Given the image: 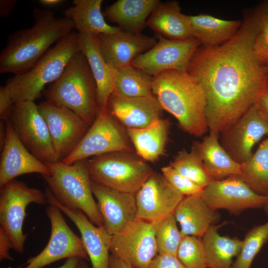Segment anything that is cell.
Returning <instances> with one entry per match:
<instances>
[{
  "label": "cell",
  "mask_w": 268,
  "mask_h": 268,
  "mask_svg": "<svg viewBox=\"0 0 268 268\" xmlns=\"http://www.w3.org/2000/svg\"><path fill=\"white\" fill-rule=\"evenodd\" d=\"M133 152L127 136L108 111L98 110L93 123L75 149L62 161L71 164L82 159L107 153Z\"/></svg>",
  "instance_id": "10"
},
{
  "label": "cell",
  "mask_w": 268,
  "mask_h": 268,
  "mask_svg": "<svg viewBox=\"0 0 268 268\" xmlns=\"http://www.w3.org/2000/svg\"><path fill=\"white\" fill-rule=\"evenodd\" d=\"M87 159L67 164L62 161L47 163L49 176H42L55 197L67 207L82 211L95 225L104 226L91 188Z\"/></svg>",
  "instance_id": "6"
},
{
  "label": "cell",
  "mask_w": 268,
  "mask_h": 268,
  "mask_svg": "<svg viewBox=\"0 0 268 268\" xmlns=\"http://www.w3.org/2000/svg\"><path fill=\"white\" fill-rule=\"evenodd\" d=\"M153 77L131 65L118 69L114 93L129 97H148L153 95Z\"/></svg>",
  "instance_id": "33"
},
{
  "label": "cell",
  "mask_w": 268,
  "mask_h": 268,
  "mask_svg": "<svg viewBox=\"0 0 268 268\" xmlns=\"http://www.w3.org/2000/svg\"><path fill=\"white\" fill-rule=\"evenodd\" d=\"M110 252L134 268H148L157 254L154 222L136 218L112 235Z\"/></svg>",
  "instance_id": "12"
},
{
  "label": "cell",
  "mask_w": 268,
  "mask_h": 268,
  "mask_svg": "<svg viewBox=\"0 0 268 268\" xmlns=\"http://www.w3.org/2000/svg\"><path fill=\"white\" fill-rule=\"evenodd\" d=\"M267 73H268V67H267Z\"/></svg>",
  "instance_id": "51"
},
{
  "label": "cell",
  "mask_w": 268,
  "mask_h": 268,
  "mask_svg": "<svg viewBox=\"0 0 268 268\" xmlns=\"http://www.w3.org/2000/svg\"><path fill=\"white\" fill-rule=\"evenodd\" d=\"M102 0H74L73 5L63 11L78 33L95 35L115 33L121 29L108 24L101 11Z\"/></svg>",
  "instance_id": "28"
},
{
  "label": "cell",
  "mask_w": 268,
  "mask_h": 268,
  "mask_svg": "<svg viewBox=\"0 0 268 268\" xmlns=\"http://www.w3.org/2000/svg\"><path fill=\"white\" fill-rule=\"evenodd\" d=\"M219 135L209 134L201 142L194 144L205 170L213 181H219L240 173V164L225 151L219 140Z\"/></svg>",
  "instance_id": "27"
},
{
  "label": "cell",
  "mask_w": 268,
  "mask_h": 268,
  "mask_svg": "<svg viewBox=\"0 0 268 268\" xmlns=\"http://www.w3.org/2000/svg\"><path fill=\"white\" fill-rule=\"evenodd\" d=\"M162 174L168 182L183 196H201L203 189L184 176L170 165L161 169Z\"/></svg>",
  "instance_id": "39"
},
{
  "label": "cell",
  "mask_w": 268,
  "mask_h": 268,
  "mask_svg": "<svg viewBox=\"0 0 268 268\" xmlns=\"http://www.w3.org/2000/svg\"><path fill=\"white\" fill-rule=\"evenodd\" d=\"M38 108L47 125L59 160L62 161L75 149L90 126L64 106L46 101Z\"/></svg>",
  "instance_id": "14"
},
{
  "label": "cell",
  "mask_w": 268,
  "mask_h": 268,
  "mask_svg": "<svg viewBox=\"0 0 268 268\" xmlns=\"http://www.w3.org/2000/svg\"><path fill=\"white\" fill-rule=\"evenodd\" d=\"M262 1L247 11L234 36L215 47L200 45L187 71L205 90L209 134L217 135L254 105L268 81L267 67L258 61L254 43L260 28Z\"/></svg>",
  "instance_id": "1"
},
{
  "label": "cell",
  "mask_w": 268,
  "mask_h": 268,
  "mask_svg": "<svg viewBox=\"0 0 268 268\" xmlns=\"http://www.w3.org/2000/svg\"><path fill=\"white\" fill-rule=\"evenodd\" d=\"M46 101L73 111L90 126L97 115V85L85 55H73L60 77L44 92Z\"/></svg>",
  "instance_id": "4"
},
{
  "label": "cell",
  "mask_w": 268,
  "mask_h": 268,
  "mask_svg": "<svg viewBox=\"0 0 268 268\" xmlns=\"http://www.w3.org/2000/svg\"><path fill=\"white\" fill-rule=\"evenodd\" d=\"M0 188V226L6 232L13 249L23 253L27 238L23 232L26 208L31 203L47 204L45 192L16 179Z\"/></svg>",
  "instance_id": "8"
},
{
  "label": "cell",
  "mask_w": 268,
  "mask_h": 268,
  "mask_svg": "<svg viewBox=\"0 0 268 268\" xmlns=\"http://www.w3.org/2000/svg\"><path fill=\"white\" fill-rule=\"evenodd\" d=\"M25 147L45 163L60 161L47 125L34 101L14 103L8 119Z\"/></svg>",
  "instance_id": "9"
},
{
  "label": "cell",
  "mask_w": 268,
  "mask_h": 268,
  "mask_svg": "<svg viewBox=\"0 0 268 268\" xmlns=\"http://www.w3.org/2000/svg\"><path fill=\"white\" fill-rule=\"evenodd\" d=\"M254 52L259 63L268 67V0L263 1L260 28L254 43Z\"/></svg>",
  "instance_id": "38"
},
{
  "label": "cell",
  "mask_w": 268,
  "mask_h": 268,
  "mask_svg": "<svg viewBox=\"0 0 268 268\" xmlns=\"http://www.w3.org/2000/svg\"><path fill=\"white\" fill-rule=\"evenodd\" d=\"M219 226L211 225L201 237L207 268H232L242 247V240L221 236Z\"/></svg>",
  "instance_id": "31"
},
{
  "label": "cell",
  "mask_w": 268,
  "mask_h": 268,
  "mask_svg": "<svg viewBox=\"0 0 268 268\" xmlns=\"http://www.w3.org/2000/svg\"><path fill=\"white\" fill-rule=\"evenodd\" d=\"M220 134L222 146L241 164L252 156L254 146L268 134V122L254 104Z\"/></svg>",
  "instance_id": "15"
},
{
  "label": "cell",
  "mask_w": 268,
  "mask_h": 268,
  "mask_svg": "<svg viewBox=\"0 0 268 268\" xmlns=\"http://www.w3.org/2000/svg\"><path fill=\"white\" fill-rule=\"evenodd\" d=\"M13 249L12 244L5 230L0 226V260L13 259L9 254V250Z\"/></svg>",
  "instance_id": "42"
},
{
  "label": "cell",
  "mask_w": 268,
  "mask_h": 268,
  "mask_svg": "<svg viewBox=\"0 0 268 268\" xmlns=\"http://www.w3.org/2000/svg\"><path fill=\"white\" fill-rule=\"evenodd\" d=\"M158 40L148 51L136 57L130 65L154 77L171 70H186L200 42L193 38L173 40L157 34Z\"/></svg>",
  "instance_id": "13"
},
{
  "label": "cell",
  "mask_w": 268,
  "mask_h": 268,
  "mask_svg": "<svg viewBox=\"0 0 268 268\" xmlns=\"http://www.w3.org/2000/svg\"><path fill=\"white\" fill-rule=\"evenodd\" d=\"M0 160V187L20 175L39 173L49 176L48 166L33 155L21 142L9 120Z\"/></svg>",
  "instance_id": "20"
},
{
  "label": "cell",
  "mask_w": 268,
  "mask_h": 268,
  "mask_svg": "<svg viewBox=\"0 0 268 268\" xmlns=\"http://www.w3.org/2000/svg\"><path fill=\"white\" fill-rule=\"evenodd\" d=\"M107 109L110 114L127 129H141L161 119L163 110L156 97H129L113 93Z\"/></svg>",
  "instance_id": "22"
},
{
  "label": "cell",
  "mask_w": 268,
  "mask_h": 268,
  "mask_svg": "<svg viewBox=\"0 0 268 268\" xmlns=\"http://www.w3.org/2000/svg\"><path fill=\"white\" fill-rule=\"evenodd\" d=\"M184 197L162 173L153 171L135 194L137 218L152 222L173 214Z\"/></svg>",
  "instance_id": "17"
},
{
  "label": "cell",
  "mask_w": 268,
  "mask_h": 268,
  "mask_svg": "<svg viewBox=\"0 0 268 268\" xmlns=\"http://www.w3.org/2000/svg\"><path fill=\"white\" fill-rule=\"evenodd\" d=\"M5 121L1 120L0 122V150L2 149L6 136V125Z\"/></svg>",
  "instance_id": "48"
},
{
  "label": "cell",
  "mask_w": 268,
  "mask_h": 268,
  "mask_svg": "<svg viewBox=\"0 0 268 268\" xmlns=\"http://www.w3.org/2000/svg\"><path fill=\"white\" fill-rule=\"evenodd\" d=\"M169 123L160 119L141 129H127L137 154L145 161L154 162L164 153L168 138Z\"/></svg>",
  "instance_id": "30"
},
{
  "label": "cell",
  "mask_w": 268,
  "mask_h": 268,
  "mask_svg": "<svg viewBox=\"0 0 268 268\" xmlns=\"http://www.w3.org/2000/svg\"><path fill=\"white\" fill-rule=\"evenodd\" d=\"M76 268H88V267L84 260H81L79 262Z\"/></svg>",
  "instance_id": "49"
},
{
  "label": "cell",
  "mask_w": 268,
  "mask_h": 268,
  "mask_svg": "<svg viewBox=\"0 0 268 268\" xmlns=\"http://www.w3.org/2000/svg\"><path fill=\"white\" fill-rule=\"evenodd\" d=\"M65 1L63 0H40L38 1L41 5L49 7L58 6L65 2Z\"/></svg>",
  "instance_id": "47"
},
{
  "label": "cell",
  "mask_w": 268,
  "mask_h": 268,
  "mask_svg": "<svg viewBox=\"0 0 268 268\" xmlns=\"http://www.w3.org/2000/svg\"><path fill=\"white\" fill-rule=\"evenodd\" d=\"M80 51L78 33L71 31L59 40L32 67L8 79L5 86L13 103L39 98L45 86L60 77L71 57Z\"/></svg>",
  "instance_id": "5"
},
{
  "label": "cell",
  "mask_w": 268,
  "mask_h": 268,
  "mask_svg": "<svg viewBox=\"0 0 268 268\" xmlns=\"http://www.w3.org/2000/svg\"><path fill=\"white\" fill-rule=\"evenodd\" d=\"M35 23L29 28L17 30L9 35L0 54V73H22L32 67L55 42L74 29L68 18L57 17L49 10L35 8Z\"/></svg>",
  "instance_id": "2"
},
{
  "label": "cell",
  "mask_w": 268,
  "mask_h": 268,
  "mask_svg": "<svg viewBox=\"0 0 268 268\" xmlns=\"http://www.w3.org/2000/svg\"><path fill=\"white\" fill-rule=\"evenodd\" d=\"M87 166L92 181L135 195L152 173V168L133 152L117 151L92 157Z\"/></svg>",
  "instance_id": "7"
},
{
  "label": "cell",
  "mask_w": 268,
  "mask_h": 268,
  "mask_svg": "<svg viewBox=\"0 0 268 268\" xmlns=\"http://www.w3.org/2000/svg\"><path fill=\"white\" fill-rule=\"evenodd\" d=\"M153 222L157 254L177 257L183 236L178 228L174 213Z\"/></svg>",
  "instance_id": "35"
},
{
  "label": "cell",
  "mask_w": 268,
  "mask_h": 268,
  "mask_svg": "<svg viewBox=\"0 0 268 268\" xmlns=\"http://www.w3.org/2000/svg\"><path fill=\"white\" fill-rule=\"evenodd\" d=\"M264 210L265 211V212L268 214V196H267V201L266 202V204L264 207Z\"/></svg>",
  "instance_id": "50"
},
{
  "label": "cell",
  "mask_w": 268,
  "mask_h": 268,
  "mask_svg": "<svg viewBox=\"0 0 268 268\" xmlns=\"http://www.w3.org/2000/svg\"><path fill=\"white\" fill-rule=\"evenodd\" d=\"M94 197L104 226L111 235L120 232L137 218L135 195L91 181Z\"/></svg>",
  "instance_id": "19"
},
{
  "label": "cell",
  "mask_w": 268,
  "mask_h": 268,
  "mask_svg": "<svg viewBox=\"0 0 268 268\" xmlns=\"http://www.w3.org/2000/svg\"><path fill=\"white\" fill-rule=\"evenodd\" d=\"M174 216L183 236L201 238L208 228L220 219L216 210L209 207L201 196L184 197L177 206Z\"/></svg>",
  "instance_id": "24"
},
{
  "label": "cell",
  "mask_w": 268,
  "mask_h": 268,
  "mask_svg": "<svg viewBox=\"0 0 268 268\" xmlns=\"http://www.w3.org/2000/svg\"><path fill=\"white\" fill-rule=\"evenodd\" d=\"M152 93L162 109L172 114L188 134L201 136L207 132L205 90L186 70H168L154 76Z\"/></svg>",
  "instance_id": "3"
},
{
  "label": "cell",
  "mask_w": 268,
  "mask_h": 268,
  "mask_svg": "<svg viewBox=\"0 0 268 268\" xmlns=\"http://www.w3.org/2000/svg\"><path fill=\"white\" fill-rule=\"evenodd\" d=\"M268 242V221L254 226L242 240L239 255L233 263L232 268H250L256 255Z\"/></svg>",
  "instance_id": "36"
},
{
  "label": "cell",
  "mask_w": 268,
  "mask_h": 268,
  "mask_svg": "<svg viewBox=\"0 0 268 268\" xmlns=\"http://www.w3.org/2000/svg\"><path fill=\"white\" fill-rule=\"evenodd\" d=\"M146 26L169 39L194 38L189 15L181 12L177 1H159L148 18Z\"/></svg>",
  "instance_id": "25"
},
{
  "label": "cell",
  "mask_w": 268,
  "mask_h": 268,
  "mask_svg": "<svg viewBox=\"0 0 268 268\" xmlns=\"http://www.w3.org/2000/svg\"><path fill=\"white\" fill-rule=\"evenodd\" d=\"M158 0H118L103 11L104 17L125 31L140 34Z\"/></svg>",
  "instance_id": "26"
},
{
  "label": "cell",
  "mask_w": 268,
  "mask_h": 268,
  "mask_svg": "<svg viewBox=\"0 0 268 268\" xmlns=\"http://www.w3.org/2000/svg\"><path fill=\"white\" fill-rule=\"evenodd\" d=\"M259 113L268 122V81L255 103Z\"/></svg>",
  "instance_id": "43"
},
{
  "label": "cell",
  "mask_w": 268,
  "mask_h": 268,
  "mask_svg": "<svg viewBox=\"0 0 268 268\" xmlns=\"http://www.w3.org/2000/svg\"><path fill=\"white\" fill-rule=\"evenodd\" d=\"M109 268H134L125 261L110 254Z\"/></svg>",
  "instance_id": "45"
},
{
  "label": "cell",
  "mask_w": 268,
  "mask_h": 268,
  "mask_svg": "<svg viewBox=\"0 0 268 268\" xmlns=\"http://www.w3.org/2000/svg\"><path fill=\"white\" fill-rule=\"evenodd\" d=\"M14 103L5 85L0 87V120L8 119Z\"/></svg>",
  "instance_id": "41"
},
{
  "label": "cell",
  "mask_w": 268,
  "mask_h": 268,
  "mask_svg": "<svg viewBox=\"0 0 268 268\" xmlns=\"http://www.w3.org/2000/svg\"><path fill=\"white\" fill-rule=\"evenodd\" d=\"M192 33L201 45L219 46L232 38L241 25V20H227L207 14L189 15Z\"/></svg>",
  "instance_id": "29"
},
{
  "label": "cell",
  "mask_w": 268,
  "mask_h": 268,
  "mask_svg": "<svg viewBox=\"0 0 268 268\" xmlns=\"http://www.w3.org/2000/svg\"><path fill=\"white\" fill-rule=\"evenodd\" d=\"M169 165L203 189L213 181L194 145L190 151H179Z\"/></svg>",
  "instance_id": "34"
},
{
  "label": "cell",
  "mask_w": 268,
  "mask_h": 268,
  "mask_svg": "<svg viewBox=\"0 0 268 268\" xmlns=\"http://www.w3.org/2000/svg\"><path fill=\"white\" fill-rule=\"evenodd\" d=\"M177 257L187 268H207L201 238L183 236Z\"/></svg>",
  "instance_id": "37"
},
{
  "label": "cell",
  "mask_w": 268,
  "mask_h": 268,
  "mask_svg": "<svg viewBox=\"0 0 268 268\" xmlns=\"http://www.w3.org/2000/svg\"><path fill=\"white\" fill-rule=\"evenodd\" d=\"M45 194L47 203L59 208L78 229L92 268H109L112 235L104 226L95 225L82 211L68 208L61 203L48 187Z\"/></svg>",
  "instance_id": "18"
},
{
  "label": "cell",
  "mask_w": 268,
  "mask_h": 268,
  "mask_svg": "<svg viewBox=\"0 0 268 268\" xmlns=\"http://www.w3.org/2000/svg\"><path fill=\"white\" fill-rule=\"evenodd\" d=\"M81 260L77 257H71L67 259L65 263L58 268H76Z\"/></svg>",
  "instance_id": "46"
},
{
  "label": "cell",
  "mask_w": 268,
  "mask_h": 268,
  "mask_svg": "<svg viewBox=\"0 0 268 268\" xmlns=\"http://www.w3.org/2000/svg\"><path fill=\"white\" fill-rule=\"evenodd\" d=\"M46 213L51 227L49 242L39 254L30 258L22 268H42L60 260L71 257L87 259L88 257L81 238L68 226L60 209L49 205L46 207Z\"/></svg>",
  "instance_id": "11"
},
{
  "label": "cell",
  "mask_w": 268,
  "mask_h": 268,
  "mask_svg": "<svg viewBox=\"0 0 268 268\" xmlns=\"http://www.w3.org/2000/svg\"><path fill=\"white\" fill-rule=\"evenodd\" d=\"M148 268H187L177 257L163 254H157L152 261Z\"/></svg>",
  "instance_id": "40"
},
{
  "label": "cell",
  "mask_w": 268,
  "mask_h": 268,
  "mask_svg": "<svg viewBox=\"0 0 268 268\" xmlns=\"http://www.w3.org/2000/svg\"><path fill=\"white\" fill-rule=\"evenodd\" d=\"M201 197L211 209H223L236 215L264 207L267 200V196L255 193L238 176L213 181L203 189Z\"/></svg>",
  "instance_id": "16"
},
{
  "label": "cell",
  "mask_w": 268,
  "mask_h": 268,
  "mask_svg": "<svg viewBox=\"0 0 268 268\" xmlns=\"http://www.w3.org/2000/svg\"><path fill=\"white\" fill-rule=\"evenodd\" d=\"M18 2L17 0H0V15L4 18L8 17L15 5Z\"/></svg>",
  "instance_id": "44"
},
{
  "label": "cell",
  "mask_w": 268,
  "mask_h": 268,
  "mask_svg": "<svg viewBox=\"0 0 268 268\" xmlns=\"http://www.w3.org/2000/svg\"><path fill=\"white\" fill-rule=\"evenodd\" d=\"M238 176L256 194L268 196V137L249 158L240 164Z\"/></svg>",
  "instance_id": "32"
},
{
  "label": "cell",
  "mask_w": 268,
  "mask_h": 268,
  "mask_svg": "<svg viewBox=\"0 0 268 268\" xmlns=\"http://www.w3.org/2000/svg\"><path fill=\"white\" fill-rule=\"evenodd\" d=\"M101 53L106 62L118 70L130 65L138 56L157 43L155 37L125 31L97 35Z\"/></svg>",
  "instance_id": "21"
},
{
  "label": "cell",
  "mask_w": 268,
  "mask_h": 268,
  "mask_svg": "<svg viewBox=\"0 0 268 268\" xmlns=\"http://www.w3.org/2000/svg\"><path fill=\"white\" fill-rule=\"evenodd\" d=\"M78 43L96 83L98 110L106 112L109 97L114 91L118 70L110 66L103 57L97 35L78 33Z\"/></svg>",
  "instance_id": "23"
}]
</instances>
